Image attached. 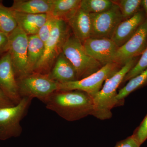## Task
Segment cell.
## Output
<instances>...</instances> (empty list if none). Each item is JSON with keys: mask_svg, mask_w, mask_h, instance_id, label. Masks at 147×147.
I'll list each match as a JSON object with an SVG mask.
<instances>
[{"mask_svg": "<svg viewBox=\"0 0 147 147\" xmlns=\"http://www.w3.org/2000/svg\"><path fill=\"white\" fill-rule=\"evenodd\" d=\"M45 104L47 109L69 121L79 120L92 115L94 110L92 97L78 90L56 91Z\"/></svg>", "mask_w": 147, "mask_h": 147, "instance_id": "1", "label": "cell"}, {"mask_svg": "<svg viewBox=\"0 0 147 147\" xmlns=\"http://www.w3.org/2000/svg\"><path fill=\"white\" fill-rule=\"evenodd\" d=\"M140 57L139 56L129 61L119 71L105 81L101 90L92 97L94 110L92 115L101 120L112 118V110L117 106L116 98L118 88L127 74L137 64Z\"/></svg>", "mask_w": 147, "mask_h": 147, "instance_id": "2", "label": "cell"}, {"mask_svg": "<svg viewBox=\"0 0 147 147\" xmlns=\"http://www.w3.org/2000/svg\"><path fill=\"white\" fill-rule=\"evenodd\" d=\"M70 31L67 21L58 19L50 36L45 42L43 55L33 72L49 74L57 58L62 53L63 45L71 34Z\"/></svg>", "mask_w": 147, "mask_h": 147, "instance_id": "3", "label": "cell"}, {"mask_svg": "<svg viewBox=\"0 0 147 147\" xmlns=\"http://www.w3.org/2000/svg\"><path fill=\"white\" fill-rule=\"evenodd\" d=\"M62 53L75 68L77 80L88 77L103 67L87 54L82 42L72 34L65 43Z\"/></svg>", "mask_w": 147, "mask_h": 147, "instance_id": "4", "label": "cell"}, {"mask_svg": "<svg viewBox=\"0 0 147 147\" xmlns=\"http://www.w3.org/2000/svg\"><path fill=\"white\" fill-rule=\"evenodd\" d=\"M17 80L22 98H36L45 104L58 90V83L51 79L48 74L33 72Z\"/></svg>", "mask_w": 147, "mask_h": 147, "instance_id": "5", "label": "cell"}, {"mask_svg": "<svg viewBox=\"0 0 147 147\" xmlns=\"http://www.w3.org/2000/svg\"><path fill=\"white\" fill-rule=\"evenodd\" d=\"M32 99L23 97L14 106L0 108V140L21 135L23 131L21 122L26 115Z\"/></svg>", "mask_w": 147, "mask_h": 147, "instance_id": "6", "label": "cell"}, {"mask_svg": "<svg viewBox=\"0 0 147 147\" xmlns=\"http://www.w3.org/2000/svg\"><path fill=\"white\" fill-rule=\"evenodd\" d=\"M123 66L115 63L108 64L84 79L63 84L58 83V90H78L87 93L93 97L101 90L105 81Z\"/></svg>", "mask_w": 147, "mask_h": 147, "instance_id": "7", "label": "cell"}, {"mask_svg": "<svg viewBox=\"0 0 147 147\" xmlns=\"http://www.w3.org/2000/svg\"><path fill=\"white\" fill-rule=\"evenodd\" d=\"M8 52L10 55L16 79L29 75L28 71V36L18 26L8 35Z\"/></svg>", "mask_w": 147, "mask_h": 147, "instance_id": "8", "label": "cell"}, {"mask_svg": "<svg viewBox=\"0 0 147 147\" xmlns=\"http://www.w3.org/2000/svg\"><path fill=\"white\" fill-rule=\"evenodd\" d=\"M91 37L111 39L117 27L123 21L118 6L115 3L109 10L100 13H92Z\"/></svg>", "mask_w": 147, "mask_h": 147, "instance_id": "9", "label": "cell"}, {"mask_svg": "<svg viewBox=\"0 0 147 147\" xmlns=\"http://www.w3.org/2000/svg\"><path fill=\"white\" fill-rule=\"evenodd\" d=\"M147 48V18L135 34L119 47L113 63L124 65L133 58L141 56Z\"/></svg>", "mask_w": 147, "mask_h": 147, "instance_id": "10", "label": "cell"}, {"mask_svg": "<svg viewBox=\"0 0 147 147\" xmlns=\"http://www.w3.org/2000/svg\"><path fill=\"white\" fill-rule=\"evenodd\" d=\"M0 89L15 105L19 103L22 99L13 63L8 52L0 59Z\"/></svg>", "mask_w": 147, "mask_h": 147, "instance_id": "11", "label": "cell"}, {"mask_svg": "<svg viewBox=\"0 0 147 147\" xmlns=\"http://www.w3.org/2000/svg\"><path fill=\"white\" fill-rule=\"evenodd\" d=\"M87 54L104 66L113 63L119 47L114 41L108 38H90L83 43Z\"/></svg>", "mask_w": 147, "mask_h": 147, "instance_id": "12", "label": "cell"}, {"mask_svg": "<svg viewBox=\"0 0 147 147\" xmlns=\"http://www.w3.org/2000/svg\"><path fill=\"white\" fill-rule=\"evenodd\" d=\"M146 18L142 9L133 17L121 21L114 32L111 39L118 47H120L135 34Z\"/></svg>", "mask_w": 147, "mask_h": 147, "instance_id": "13", "label": "cell"}, {"mask_svg": "<svg viewBox=\"0 0 147 147\" xmlns=\"http://www.w3.org/2000/svg\"><path fill=\"white\" fill-rule=\"evenodd\" d=\"M67 22L72 34L82 43L91 37L92 22L90 13L79 7Z\"/></svg>", "mask_w": 147, "mask_h": 147, "instance_id": "14", "label": "cell"}, {"mask_svg": "<svg viewBox=\"0 0 147 147\" xmlns=\"http://www.w3.org/2000/svg\"><path fill=\"white\" fill-rule=\"evenodd\" d=\"M48 75L51 79L59 84L77 80L75 68L63 53L57 58Z\"/></svg>", "mask_w": 147, "mask_h": 147, "instance_id": "15", "label": "cell"}, {"mask_svg": "<svg viewBox=\"0 0 147 147\" xmlns=\"http://www.w3.org/2000/svg\"><path fill=\"white\" fill-rule=\"evenodd\" d=\"M13 11L18 26L28 36L37 34L47 18V13L30 14Z\"/></svg>", "mask_w": 147, "mask_h": 147, "instance_id": "16", "label": "cell"}, {"mask_svg": "<svg viewBox=\"0 0 147 147\" xmlns=\"http://www.w3.org/2000/svg\"><path fill=\"white\" fill-rule=\"evenodd\" d=\"M53 0H15L10 8L21 13L40 14L50 13Z\"/></svg>", "mask_w": 147, "mask_h": 147, "instance_id": "17", "label": "cell"}, {"mask_svg": "<svg viewBox=\"0 0 147 147\" xmlns=\"http://www.w3.org/2000/svg\"><path fill=\"white\" fill-rule=\"evenodd\" d=\"M45 42L37 34L28 36V74L34 72L35 67L42 57Z\"/></svg>", "mask_w": 147, "mask_h": 147, "instance_id": "18", "label": "cell"}, {"mask_svg": "<svg viewBox=\"0 0 147 147\" xmlns=\"http://www.w3.org/2000/svg\"><path fill=\"white\" fill-rule=\"evenodd\" d=\"M81 0H53L50 14L58 19L67 20L80 7Z\"/></svg>", "mask_w": 147, "mask_h": 147, "instance_id": "19", "label": "cell"}, {"mask_svg": "<svg viewBox=\"0 0 147 147\" xmlns=\"http://www.w3.org/2000/svg\"><path fill=\"white\" fill-rule=\"evenodd\" d=\"M147 86V69L130 79L118 92L116 100L117 106L123 105L125 99L133 92Z\"/></svg>", "mask_w": 147, "mask_h": 147, "instance_id": "20", "label": "cell"}, {"mask_svg": "<svg viewBox=\"0 0 147 147\" xmlns=\"http://www.w3.org/2000/svg\"><path fill=\"white\" fill-rule=\"evenodd\" d=\"M114 4L110 0H81L80 8L90 14L100 13L109 10Z\"/></svg>", "mask_w": 147, "mask_h": 147, "instance_id": "21", "label": "cell"}, {"mask_svg": "<svg viewBox=\"0 0 147 147\" xmlns=\"http://www.w3.org/2000/svg\"><path fill=\"white\" fill-rule=\"evenodd\" d=\"M17 26L13 10L0 5V31L8 35Z\"/></svg>", "mask_w": 147, "mask_h": 147, "instance_id": "22", "label": "cell"}, {"mask_svg": "<svg viewBox=\"0 0 147 147\" xmlns=\"http://www.w3.org/2000/svg\"><path fill=\"white\" fill-rule=\"evenodd\" d=\"M118 6L123 21L131 18L142 9V0L113 1Z\"/></svg>", "mask_w": 147, "mask_h": 147, "instance_id": "23", "label": "cell"}, {"mask_svg": "<svg viewBox=\"0 0 147 147\" xmlns=\"http://www.w3.org/2000/svg\"><path fill=\"white\" fill-rule=\"evenodd\" d=\"M147 69V48L140 56L137 64L124 78L121 84H123L139 75Z\"/></svg>", "mask_w": 147, "mask_h": 147, "instance_id": "24", "label": "cell"}, {"mask_svg": "<svg viewBox=\"0 0 147 147\" xmlns=\"http://www.w3.org/2000/svg\"><path fill=\"white\" fill-rule=\"evenodd\" d=\"M58 20L50 13H47V20L37 34L43 42H46L50 36Z\"/></svg>", "mask_w": 147, "mask_h": 147, "instance_id": "25", "label": "cell"}, {"mask_svg": "<svg viewBox=\"0 0 147 147\" xmlns=\"http://www.w3.org/2000/svg\"><path fill=\"white\" fill-rule=\"evenodd\" d=\"M132 135L141 145L147 140V114L139 126L134 130Z\"/></svg>", "mask_w": 147, "mask_h": 147, "instance_id": "26", "label": "cell"}, {"mask_svg": "<svg viewBox=\"0 0 147 147\" xmlns=\"http://www.w3.org/2000/svg\"><path fill=\"white\" fill-rule=\"evenodd\" d=\"M141 145L133 135L117 143L115 147H140Z\"/></svg>", "mask_w": 147, "mask_h": 147, "instance_id": "27", "label": "cell"}, {"mask_svg": "<svg viewBox=\"0 0 147 147\" xmlns=\"http://www.w3.org/2000/svg\"><path fill=\"white\" fill-rule=\"evenodd\" d=\"M8 35L0 31V54L8 51Z\"/></svg>", "mask_w": 147, "mask_h": 147, "instance_id": "28", "label": "cell"}, {"mask_svg": "<svg viewBox=\"0 0 147 147\" xmlns=\"http://www.w3.org/2000/svg\"><path fill=\"white\" fill-rule=\"evenodd\" d=\"M15 105L0 89V108L11 107Z\"/></svg>", "mask_w": 147, "mask_h": 147, "instance_id": "29", "label": "cell"}, {"mask_svg": "<svg viewBox=\"0 0 147 147\" xmlns=\"http://www.w3.org/2000/svg\"><path fill=\"white\" fill-rule=\"evenodd\" d=\"M142 7L147 18V0H142Z\"/></svg>", "mask_w": 147, "mask_h": 147, "instance_id": "30", "label": "cell"}, {"mask_svg": "<svg viewBox=\"0 0 147 147\" xmlns=\"http://www.w3.org/2000/svg\"><path fill=\"white\" fill-rule=\"evenodd\" d=\"M2 3V1H0V5L1 4V3Z\"/></svg>", "mask_w": 147, "mask_h": 147, "instance_id": "31", "label": "cell"}]
</instances>
